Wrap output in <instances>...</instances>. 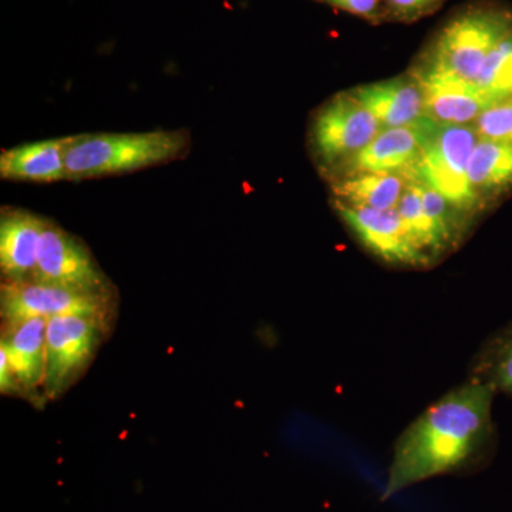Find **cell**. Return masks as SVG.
Instances as JSON below:
<instances>
[{"label":"cell","mask_w":512,"mask_h":512,"mask_svg":"<svg viewBox=\"0 0 512 512\" xmlns=\"http://www.w3.org/2000/svg\"><path fill=\"white\" fill-rule=\"evenodd\" d=\"M494 393L471 377L421 413L394 444L386 493L477 467L490 440Z\"/></svg>","instance_id":"cell-1"},{"label":"cell","mask_w":512,"mask_h":512,"mask_svg":"<svg viewBox=\"0 0 512 512\" xmlns=\"http://www.w3.org/2000/svg\"><path fill=\"white\" fill-rule=\"evenodd\" d=\"M190 131L87 133L72 136L66 153V181L94 180L146 170L190 153Z\"/></svg>","instance_id":"cell-2"},{"label":"cell","mask_w":512,"mask_h":512,"mask_svg":"<svg viewBox=\"0 0 512 512\" xmlns=\"http://www.w3.org/2000/svg\"><path fill=\"white\" fill-rule=\"evenodd\" d=\"M511 32V9L487 0L468 3L436 30L412 69L476 83L485 59Z\"/></svg>","instance_id":"cell-3"},{"label":"cell","mask_w":512,"mask_h":512,"mask_svg":"<svg viewBox=\"0 0 512 512\" xmlns=\"http://www.w3.org/2000/svg\"><path fill=\"white\" fill-rule=\"evenodd\" d=\"M478 140L474 124H441L427 117L423 153L410 171V180L433 188L467 214L476 211L483 200L471 187L467 168Z\"/></svg>","instance_id":"cell-4"},{"label":"cell","mask_w":512,"mask_h":512,"mask_svg":"<svg viewBox=\"0 0 512 512\" xmlns=\"http://www.w3.org/2000/svg\"><path fill=\"white\" fill-rule=\"evenodd\" d=\"M383 127L370 111L346 92L335 94L312 114L308 147L323 177L365 150Z\"/></svg>","instance_id":"cell-5"},{"label":"cell","mask_w":512,"mask_h":512,"mask_svg":"<svg viewBox=\"0 0 512 512\" xmlns=\"http://www.w3.org/2000/svg\"><path fill=\"white\" fill-rule=\"evenodd\" d=\"M100 316H56L47 319L45 399L66 393L86 372L109 330Z\"/></svg>","instance_id":"cell-6"},{"label":"cell","mask_w":512,"mask_h":512,"mask_svg":"<svg viewBox=\"0 0 512 512\" xmlns=\"http://www.w3.org/2000/svg\"><path fill=\"white\" fill-rule=\"evenodd\" d=\"M117 295H101L46 284V282H2L0 316L3 325L56 316H100L113 318Z\"/></svg>","instance_id":"cell-7"},{"label":"cell","mask_w":512,"mask_h":512,"mask_svg":"<svg viewBox=\"0 0 512 512\" xmlns=\"http://www.w3.org/2000/svg\"><path fill=\"white\" fill-rule=\"evenodd\" d=\"M32 281L101 295H117L109 276L104 274L82 239L74 237L50 218H46Z\"/></svg>","instance_id":"cell-8"},{"label":"cell","mask_w":512,"mask_h":512,"mask_svg":"<svg viewBox=\"0 0 512 512\" xmlns=\"http://www.w3.org/2000/svg\"><path fill=\"white\" fill-rule=\"evenodd\" d=\"M332 205L360 244L377 258L389 264L414 268L430 265L431 259L410 237L397 208L352 207L338 200H332Z\"/></svg>","instance_id":"cell-9"},{"label":"cell","mask_w":512,"mask_h":512,"mask_svg":"<svg viewBox=\"0 0 512 512\" xmlns=\"http://www.w3.org/2000/svg\"><path fill=\"white\" fill-rule=\"evenodd\" d=\"M426 126L427 117L423 116L410 126L384 128L365 150L340 165L326 180L357 173L403 174L409 177L423 153Z\"/></svg>","instance_id":"cell-10"},{"label":"cell","mask_w":512,"mask_h":512,"mask_svg":"<svg viewBox=\"0 0 512 512\" xmlns=\"http://www.w3.org/2000/svg\"><path fill=\"white\" fill-rule=\"evenodd\" d=\"M419 79L424 92V116L437 123L468 126L495 104L497 97L480 89L476 83L443 74L410 70Z\"/></svg>","instance_id":"cell-11"},{"label":"cell","mask_w":512,"mask_h":512,"mask_svg":"<svg viewBox=\"0 0 512 512\" xmlns=\"http://www.w3.org/2000/svg\"><path fill=\"white\" fill-rule=\"evenodd\" d=\"M46 217L26 208L3 205L0 210V274L2 282L35 278L40 239Z\"/></svg>","instance_id":"cell-12"},{"label":"cell","mask_w":512,"mask_h":512,"mask_svg":"<svg viewBox=\"0 0 512 512\" xmlns=\"http://www.w3.org/2000/svg\"><path fill=\"white\" fill-rule=\"evenodd\" d=\"M384 128L406 127L424 116L423 87L413 73L348 90Z\"/></svg>","instance_id":"cell-13"},{"label":"cell","mask_w":512,"mask_h":512,"mask_svg":"<svg viewBox=\"0 0 512 512\" xmlns=\"http://www.w3.org/2000/svg\"><path fill=\"white\" fill-rule=\"evenodd\" d=\"M72 136L47 138L5 148L0 178L15 183L53 184L66 181V153Z\"/></svg>","instance_id":"cell-14"},{"label":"cell","mask_w":512,"mask_h":512,"mask_svg":"<svg viewBox=\"0 0 512 512\" xmlns=\"http://www.w3.org/2000/svg\"><path fill=\"white\" fill-rule=\"evenodd\" d=\"M0 349L23 394L37 392L45 383L47 319L35 318L3 325Z\"/></svg>","instance_id":"cell-15"},{"label":"cell","mask_w":512,"mask_h":512,"mask_svg":"<svg viewBox=\"0 0 512 512\" xmlns=\"http://www.w3.org/2000/svg\"><path fill=\"white\" fill-rule=\"evenodd\" d=\"M328 181L333 200L352 207L392 210L412 180L403 174L357 173L338 175Z\"/></svg>","instance_id":"cell-16"},{"label":"cell","mask_w":512,"mask_h":512,"mask_svg":"<svg viewBox=\"0 0 512 512\" xmlns=\"http://www.w3.org/2000/svg\"><path fill=\"white\" fill-rule=\"evenodd\" d=\"M468 181L484 201L512 185V141L480 138L467 168Z\"/></svg>","instance_id":"cell-17"},{"label":"cell","mask_w":512,"mask_h":512,"mask_svg":"<svg viewBox=\"0 0 512 512\" xmlns=\"http://www.w3.org/2000/svg\"><path fill=\"white\" fill-rule=\"evenodd\" d=\"M397 211L409 231L410 237L416 242L417 247L424 252L431 261L437 258L441 252L450 249L446 239L436 227L426 210H424L423 202H421L420 192L414 181L407 184L399 204Z\"/></svg>","instance_id":"cell-18"},{"label":"cell","mask_w":512,"mask_h":512,"mask_svg":"<svg viewBox=\"0 0 512 512\" xmlns=\"http://www.w3.org/2000/svg\"><path fill=\"white\" fill-rule=\"evenodd\" d=\"M476 84L500 101L512 96V32L485 59Z\"/></svg>","instance_id":"cell-19"},{"label":"cell","mask_w":512,"mask_h":512,"mask_svg":"<svg viewBox=\"0 0 512 512\" xmlns=\"http://www.w3.org/2000/svg\"><path fill=\"white\" fill-rule=\"evenodd\" d=\"M474 127L480 138L512 141V96L481 114Z\"/></svg>","instance_id":"cell-20"},{"label":"cell","mask_w":512,"mask_h":512,"mask_svg":"<svg viewBox=\"0 0 512 512\" xmlns=\"http://www.w3.org/2000/svg\"><path fill=\"white\" fill-rule=\"evenodd\" d=\"M446 0H383L387 20L412 23L433 15Z\"/></svg>","instance_id":"cell-21"},{"label":"cell","mask_w":512,"mask_h":512,"mask_svg":"<svg viewBox=\"0 0 512 512\" xmlns=\"http://www.w3.org/2000/svg\"><path fill=\"white\" fill-rule=\"evenodd\" d=\"M477 379L490 383L495 390L512 394V336L505 340L503 346L495 353L487 376Z\"/></svg>","instance_id":"cell-22"},{"label":"cell","mask_w":512,"mask_h":512,"mask_svg":"<svg viewBox=\"0 0 512 512\" xmlns=\"http://www.w3.org/2000/svg\"><path fill=\"white\" fill-rule=\"evenodd\" d=\"M332 8L343 10L370 23L386 22L387 15L383 0H315Z\"/></svg>","instance_id":"cell-23"},{"label":"cell","mask_w":512,"mask_h":512,"mask_svg":"<svg viewBox=\"0 0 512 512\" xmlns=\"http://www.w3.org/2000/svg\"><path fill=\"white\" fill-rule=\"evenodd\" d=\"M0 390L2 394H23L20 390L15 376H13L12 369H10L8 356L0 349Z\"/></svg>","instance_id":"cell-24"}]
</instances>
